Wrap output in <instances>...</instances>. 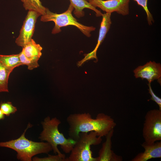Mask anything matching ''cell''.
Here are the masks:
<instances>
[{
    "label": "cell",
    "mask_w": 161,
    "mask_h": 161,
    "mask_svg": "<svg viewBox=\"0 0 161 161\" xmlns=\"http://www.w3.org/2000/svg\"><path fill=\"white\" fill-rule=\"evenodd\" d=\"M69 137L76 140L81 132H96L98 137L106 136L116 126L110 116L103 113L98 114L95 118L88 113L71 114L67 117Z\"/></svg>",
    "instance_id": "cell-1"
},
{
    "label": "cell",
    "mask_w": 161,
    "mask_h": 161,
    "mask_svg": "<svg viewBox=\"0 0 161 161\" xmlns=\"http://www.w3.org/2000/svg\"><path fill=\"white\" fill-rule=\"evenodd\" d=\"M61 122L56 117L51 118L47 117L41 122L43 130L39 137L41 141H45L51 146L54 153L60 156H65L62 154L58 148L60 145L65 153H70L74 147L76 140L69 137L66 138L58 130V127Z\"/></svg>",
    "instance_id": "cell-2"
},
{
    "label": "cell",
    "mask_w": 161,
    "mask_h": 161,
    "mask_svg": "<svg viewBox=\"0 0 161 161\" xmlns=\"http://www.w3.org/2000/svg\"><path fill=\"white\" fill-rule=\"evenodd\" d=\"M31 126L28 124L23 134L17 139L0 142V147L14 150L17 152V158L23 161H31L34 155L41 153L48 154L52 150L51 146L47 142H35L26 138L25 132Z\"/></svg>",
    "instance_id": "cell-3"
},
{
    "label": "cell",
    "mask_w": 161,
    "mask_h": 161,
    "mask_svg": "<svg viewBox=\"0 0 161 161\" xmlns=\"http://www.w3.org/2000/svg\"><path fill=\"white\" fill-rule=\"evenodd\" d=\"M74 9L73 6L70 4L67 10L61 14L53 13L46 8L45 13L41 16L40 20L43 22L52 21L55 23V25L52 32L53 34L60 32L61 27L72 25L77 27L87 37H90L91 32L95 30V28L85 26L78 22L72 15V12Z\"/></svg>",
    "instance_id": "cell-4"
},
{
    "label": "cell",
    "mask_w": 161,
    "mask_h": 161,
    "mask_svg": "<svg viewBox=\"0 0 161 161\" xmlns=\"http://www.w3.org/2000/svg\"><path fill=\"white\" fill-rule=\"evenodd\" d=\"M102 141V137L98 136L95 131L80 133L66 161H96L95 157H93L91 146L98 145Z\"/></svg>",
    "instance_id": "cell-5"
},
{
    "label": "cell",
    "mask_w": 161,
    "mask_h": 161,
    "mask_svg": "<svg viewBox=\"0 0 161 161\" xmlns=\"http://www.w3.org/2000/svg\"><path fill=\"white\" fill-rule=\"evenodd\" d=\"M142 132L144 141L148 143L161 140V110L154 109L146 113Z\"/></svg>",
    "instance_id": "cell-6"
},
{
    "label": "cell",
    "mask_w": 161,
    "mask_h": 161,
    "mask_svg": "<svg viewBox=\"0 0 161 161\" xmlns=\"http://www.w3.org/2000/svg\"><path fill=\"white\" fill-rule=\"evenodd\" d=\"M41 15L33 10H29L20 31L19 34L15 42L19 47H23L32 39L37 20Z\"/></svg>",
    "instance_id": "cell-7"
},
{
    "label": "cell",
    "mask_w": 161,
    "mask_h": 161,
    "mask_svg": "<svg viewBox=\"0 0 161 161\" xmlns=\"http://www.w3.org/2000/svg\"><path fill=\"white\" fill-rule=\"evenodd\" d=\"M130 0H92L89 2L93 7L100 8L106 13L116 12L123 16L129 13Z\"/></svg>",
    "instance_id": "cell-8"
},
{
    "label": "cell",
    "mask_w": 161,
    "mask_h": 161,
    "mask_svg": "<svg viewBox=\"0 0 161 161\" xmlns=\"http://www.w3.org/2000/svg\"><path fill=\"white\" fill-rule=\"evenodd\" d=\"M136 78L146 79L148 83L155 80L161 84V65L160 63L151 61L142 66H139L133 71Z\"/></svg>",
    "instance_id": "cell-9"
},
{
    "label": "cell",
    "mask_w": 161,
    "mask_h": 161,
    "mask_svg": "<svg viewBox=\"0 0 161 161\" xmlns=\"http://www.w3.org/2000/svg\"><path fill=\"white\" fill-rule=\"evenodd\" d=\"M141 145L144 151L139 153L131 161H147L151 159L161 157V140L151 143L144 141Z\"/></svg>",
    "instance_id": "cell-10"
},
{
    "label": "cell",
    "mask_w": 161,
    "mask_h": 161,
    "mask_svg": "<svg viewBox=\"0 0 161 161\" xmlns=\"http://www.w3.org/2000/svg\"><path fill=\"white\" fill-rule=\"evenodd\" d=\"M113 129L106 135V140L102 144L98 153V156L95 157L96 161H121L122 158L116 155L111 149V139L114 132Z\"/></svg>",
    "instance_id": "cell-11"
},
{
    "label": "cell",
    "mask_w": 161,
    "mask_h": 161,
    "mask_svg": "<svg viewBox=\"0 0 161 161\" xmlns=\"http://www.w3.org/2000/svg\"><path fill=\"white\" fill-rule=\"evenodd\" d=\"M70 4L73 6L74 9V13L76 16L78 18L83 16L84 13L83 10L88 8L94 11L97 17L101 16L102 13L96 7L92 6L86 0H69Z\"/></svg>",
    "instance_id": "cell-12"
},
{
    "label": "cell",
    "mask_w": 161,
    "mask_h": 161,
    "mask_svg": "<svg viewBox=\"0 0 161 161\" xmlns=\"http://www.w3.org/2000/svg\"><path fill=\"white\" fill-rule=\"evenodd\" d=\"M42 48L32 39L22 47V52L28 58L36 61L38 60L42 55Z\"/></svg>",
    "instance_id": "cell-13"
},
{
    "label": "cell",
    "mask_w": 161,
    "mask_h": 161,
    "mask_svg": "<svg viewBox=\"0 0 161 161\" xmlns=\"http://www.w3.org/2000/svg\"><path fill=\"white\" fill-rule=\"evenodd\" d=\"M111 14V13H102V18L100 24L97 42L95 48L93 51L96 53L110 28L112 24Z\"/></svg>",
    "instance_id": "cell-14"
},
{
    "label": "cell",
    "mask_w": 161,
    "mask_h": 161,
    "mask_svg": "<svg viewBox=\"0 0 161 161\" xmlns=\"http://www.w3.org/2000/svg\"><path fill=\"white\" fill-rule=\"evenodd\" d=\"M0 61L7 69L12 72L15 68L23 65L19 58V53L9 55H0Z\"/></svg>",
    "instance_id": "cell-15"
},
{
    "label": "cell",
    "mask_w": 161,
    "mask_h": 161,
    "mask_svg": "<svg viewBox=\"0 0 161 161\" xmlns=\"http://www.w3.org/2000/svg\"><path fill=\"white\" fill-rule=\"evenodd\" d=\"M21 0L24 8L26 10L36 11L41 16L45 14L46 8L42 5L40 0Z\"/></svg>",
    "instance_id": "cell-16"
},
{
    "label": "cell",
    "mask_w": 161,
    "mask_h": 161,
    "mask_svg": "<svg viewBox=\"0 0 161 161\" xmlns=\"http://www.w3.org/2000/svg\"><path fill=\"white\" fill-rule=\"evenodd\" d=\"M5 67L0 61V92H8V80L12 72Z\"/></svg>",
    "instance_id": "cell-17"
},
{
    "label": "cell",
    "mask_w": 161,
    "mask_h": 161,
    "mask_svg": "<svg viewBox=\"0 0 161 161\" xmlns=\"http://www.w3.org/2000/svg\"><path fill=\"white\" fill-rule=\"evenodd\" d=\"M19 58L22 65H26L30 70H32L39 66L38 61L30 59L27 58L21 51L19 53Z\"/></svg>",
    "instance_id": "cell-18"
},
{
    "label": "cell",
    "mask_w": 161,
    "mask_h": 161,
    "mask_svg": "<svg viewBox=\"0 0 161 161\" xmlns=\"http://www.w3.org/2000/svg\"><path fill=\"white\" fill-rule=\"evenodd\" d=\"M0 109L5 115L7 116L15 113L17 111L16 108L10 102L1 103Z\"/></svg>",
    "instance_id": "cell-19"
},
{
    "label": "cell",
    "mask_w": 161,
    "mask_h": 161,
    "mask_svg": "<svg viewBox=\"0 0 161 161\" xmlns=\"http://www.w3.org/2000/svg\"><path fill=\"white\" fill-rule=\"evenodd\" d=\"M138 5L141 6L145 10L146 15L148 24L149 25L152 24L154 20L152 15L150 12L147 5L148 0H134Z\"/></svg>",
    "instance_id": "cell-20"
},
{
    "label": "cell",
    "mask_w": 161,
    "mask_h": 161,
    "mask_svg": "<svg viewBox=\"0 0 161 161\" xmlns=\"http://www.w3.org/2000/svg\"><path fill=\"white\" fill-rule=\"evenodd\" d=\"M65 156L56 155H49L48 157L43 158L35 157L32 158L34 161H66Z\"/></svg>",
    "instance_id": "cell-21"
},
{
    "label": "cell",
    "mask_w": 161,
    "mask_h": 161,
    "mask_svg": "<svg viewBox=\"0 0 161 161\" xmlns=\"http://www.w3.org/2000/svg\"><path fill=\"white\" fill-rule=\"evenodd\" d=\"M149 87L148 89L149 93L151 95V98L148 100H152L155 102L159 106V109L161 110V99L157 97L154 92L151 86V83H148V84Z\"/></svg>",
    "instance_id": "cell-22"
},
{
    "label": "cell",
    "mask_w": 161,
    "mask_h": 161,
    "mask_svg": "<svg viewBox=\"0 0 161 161\" xmlns=\"http://www.w3.org/2000/svg\"><path fill=\"white\" fill-rule=\"evenodd\" d=\"M84 58L81 61H79L78 63V66H81L83 63L86 61L91 59L95 58L97 59L96 56V53L93 51L85 55Z\"/></svg>",
    "instance_id": "cell-23"
},
{
    "label": "cell",
    "mask_w": 161,
    "mask_h": 161,
    "mask_svg": "<svg viewBox=\"0 0 161 161\" xmlns=\"http://www.w3.org/2000/svg\"><path fill=\"white\" fill-rule=\"evenodd\" d=\"M4 117L5 115L0 109V120L4 119Z\"/></svg>",
    "instance_id": "cell-24"
},
{
    "label": "cell",
    "mask_w": 161,
    "mask_h": 161,
    "mask_svg": "<svg viewBox=\"0 0 161 161\" xmlns=\"http://www.w3.org/2000/svg\"><path fill=\"white\" fill-rule=\"evenodd\" d=\"M86 0L88 1L89 2L90 1L92 0Z\"/></svg>",
    "instance_id": "cell-25"
}]
</instances>
